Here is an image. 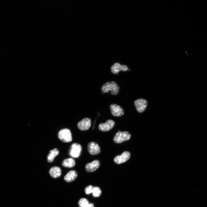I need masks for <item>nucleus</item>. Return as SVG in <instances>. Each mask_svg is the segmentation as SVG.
Returning <instances> with one entry per match:
<instances>
[{
    "label": "nucleus",
    "instance_id": "obj_1",
    "mask_svg": "<svg viewBox=\"0 0 207 207\" xmlns=\"http://www.w3.org/2000/svg\"><path fill=\"white\" fill-rule=\"evenodd\" d=\"M120 87L115 81H112L105 83L102 86L101 90L104 93H107L111 91L113 95H117L119 92Z\"/></svg>",
    "mask_w": 207,
    "mask_h": 207
},
{
    "label": "nucleus",
    "instance_id": "obj_2",
    "mask_svg": "<svg viewBox=\"0 0 207 207\" xmlns=\"http://www.w3.org/2000/svg\"><path fill=\"white\" fill-rule=\"evenodd\" d=\"M131 137L130 134L127 131H119L116 134L113 140L115 143L120 144L129 140Z\"/></svg>",
    "mask_w": 207,
    "mask_h": 207
},
{
    "label": "nucleus",
    "instance_id": "obj_3",
    "mask_svg": "<svg viewBox=\"0 0 207 207\" xmlns=\"http://www.w3.org/2000/svg\"><path fill=\"white\" fill-rule=\"evenodd\" d=\"M58 137L64 142H69L72 140L71 132L68 129H64L60 130L58 133Z\"/></svg>",
    "mask_w": 207,
    "mask_h": 207
},
{
    "label": "nucleus",
    "instance_id": "obj_4",
    "mask_svg": "<svg viewBox=\"0 0 207 207\" xmlns=\"http://www.w3.org/2000/svg\"><path fill=\"white\" fill-rule=\"evenodd\" d=\"M81 146L78 143H74L71 146L69 151V155L72 157L77 158L81 155L82 151Z\"/></svg>",
    "mask_w": 207,
    "mask_h": 207
},
{
    "label": "nucleus",
    "instance_id": "obj_5",
    "mask_svg": "<svg viewBox=\"0 0 207 207\" xmlns=\"http://www.w3.org/2000/svg\"><path fill=\"white\" fill-rule=\"evenodd\" d=\"M134 104L137 111L139 113H142L143 112L146 108L148 102L145 99H139L135 101Z\"/></svg>",
    "mask_w": 207,
    "mask_h": 207
},
{
    "label": "nucleus",
    "instance_id": "obj_6",
    "mask_svg": "<svg viewBox=\"0 0 207 207\" xmlns=\"http://www.w3.org/2000/svg\"><path fill=\"white\" fill-rule=\"evenodd\" d=\"M110 108L111 114L114 116L120 117L124 114V110L122 107L117 104H112Z\"/></svg>",
    "mask_w": 207,
    "mask_h": 207
},
{
    "label": "nucleus",
    "instance_id": "obj_7",
    "mask_svg": "<svg viewBox=\"0 0 207 207\" xmlns=\"http://www.w3.org/2000/svg\"><path fill=\"white\" fill-rule=\"evenodd\" d=\"M87 148L89 153L92 155L98 154L100 152V149L98 144L93 142L88 144Z\"/></svg>",
    "mask_w": 207,
    "mask_h": 207
},
{
    "label": "nucleus",
    "instance_id": "obj_8",
    "mask_svg": "<svg viewBox=\"0 0 207 207\" xmlns=\"http://www.w3.org/2000/svg\"><path fill=\"white\" fill-rule=\"evenodd\" d=\"M128 69L126 65H121L117 63H115L111 67V71L113 74H117L120 71H126Z\"/></svg>",
    "mask_w": 207,
    "mask_h": 207
},
{
    "label": "nucleus",
    "instance_id": "obj_9",
    "mask_svg": "<svg viewBox=\"0 0 207 207\" xmlns=\"http://www.w3.org/2000/svg\"><path fill=\"white\" fill-rule=\"evenodd\" d=\"M115 123L113 120L109 119L105 123H102L98 126L99 130L102 131H108L112 129L115 126Z\"/></svg>",
    "mask_w": 207,
    "mask_h": 207
},
{
    "label": "nucleus",
    "instance_id": "obj_10",
    "mask_svg": "<svg viewBox=\"0 0 207 207\" xmlns=\"http://www.w3.org/2000/svg\"><path fill=\"white\" fill-rule=\"evenodd\" d=\"M91 121L88 118H85L79 122L77 124L78 128L81 131L88 130L91 126Z\"/></svg>",
    "mask_w": 207,
    "mask_h": 207
},
{
    "label": "nucleus",
    "instance_id": "obj_11",
    "mask_svg": "<svg viewBox=\"0 0 207 207\" xmlns=\"http://www.w3.org/2000/svg\"><path fill=\"white\" fill-rule=\"evenodd\" d=\"M130 154L128 151L123 152L121 155L116 156L114 159L115 162L118 164L125 162L130 158Z\"/></svg>",
    "mask_w": 207,
    "mask_h": 207
},
{
    "label": "nucleus",
    "instance_id": "obj_12",
    "mask_svg": "<svg viewBox=\"0 0 207 207\" xmlns=\"http://www.w3.org/2000/svg\"><path fill=\"white\" fill-rule=\"evenodd\" d=\"M100 165L99 161L98 160H95L91 163L87 164L86 166L85 169L87 171L92 172L98 169Z\"/></svg>",
    "mask_w": 207,
    "mask_h": 207
},
{
    "label": "nucleus",
    "instance_id": "obj_13",
    "mask_svg": "<svg viewBox=\"0 0 207 207\" xmlns=\"http://www.w3.org/2000/svg\"><path fill=\"white\" fill-rule=\"evenodd\" d=\"M61 168L58 167H53L49 171V173L51 176L55 178L59 177L61 175Z\"/></svg>",
    "mask_w": 207,
    "mask_h": 207
},
{
    "label": "nucleus",
    "instance_id": "obj_14",
    "mask_svg": "<svg viewBox=\"0 0 207 207\" xmlns=\"http://www.w3.org/2000/svg\"><path fill=\"white\" fill-rule=\"evenodd\" d=\"M78 174L74 170H71L65 176V180L67 182H70L74 180L77 178Z\"/></svg>",
    "mask_w": 207,
    "mask_h": 207
},
{
    "label": "nucleus",
    "instance_id": "obj_15",
    "mask_svg": "<svg viewBox=\"0 0 207 207\" xmlns=\"http://www.w3.org/2000/svg\"><path fill=\"white\" fill-rule=\"evenodd\" d=\"M59 152V150L57 148L54 149L50 151L49 154L47 156L48 162H53L55 158L58 155Z\"/></svg>",
    "mask_w": 207,
    "mask_h": 207
},
{
    "label": "nucleus",
    "instance_id": "obj_16",
    "mask_svg": "<svg viewBox=\"0 0 207 207\" xmlns=\"http://www.w3.org/2000/svg\"><path fill=\"white\" fill-rule=\"evenodd\" d=\"M75 164L74 160L71 158L64 160L62 163V165L64 167L68 168L73 167L75 166Z\"/></svg>",
    "mask_w": 207,
    "mask_h": 207
},
{
    "label": "nucleus",
    "instance_id": "obj_17",
    "mask_svg": "<svg viewBox=\"0 0 207 207\" xmlns=\"http://www.w3.org/2000/svg\"><path fill=\"white\" fill-rule=\"evenodd\" d=\"M78 205L80 207H94L93 204L89 203L88 200L85 198H82L80 199L78 202Z\"/></svg>",
    "mask_w": 207,
    "mask_h": 207
},
{
    "label": "nucleus",
    "instance_id": "obj_18",
    "mask_svg": "<svg viewBox=\"0 0 207 207\" xmlns=\"http://www.w3.org/2000/svg\"><path fill=\"white\" fill-rule=\"evenodd\" d=\"M101 191L100 189L98 187H94L92 193L94 197H98L101 194Z\"/></svg>",
    "mask_w": 207,
    "mask_h": 207
},
{
    "label": "nucleus",
    "instance_id": "obj_19",
    "mask_svg": "<svg viewBox=\"0 0 207 207\" xmlns=\"http://www.w3.org/2000/svg\"><path fill=\"white\" fill-rule=\"evenodd\" d=\"M94 187L91 185L87 186L85 189V192L87 194H89L92 193Z\"/></svg>",
    "mask_w": 207,
    "mask_h": 207
}]
</instances>
